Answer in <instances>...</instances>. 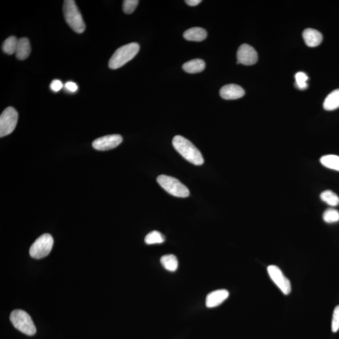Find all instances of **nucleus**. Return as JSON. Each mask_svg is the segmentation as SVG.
<instances>
[{"mask_svg": "<svg viewBox=\"0 0 339 339\" xmlns=\"http://www.w3.org/2000/svg\"><path fill=\"white\" fill-rule=\"evenodd\" d=\"M185 3L188 5L191 6H195L201 3V0H186Z\"/></svg>", "mask_w": 339, "mask_h": 339, "instance_id": "29", "label": "nucleus"}, {"mask_svg": "<svg viewBox=\"0 0 339 339\" xmlns=\"http://www.w3.org/2000/svg\"><path fill=\"white\" fill-rule=\"evenodd\" d=\"M162 266L170 272H175L177 270L178 262L177 258L173 254H167L160 259Z\"/></svg>", "mask_w": 339, "mask_h": 339, "instance_id": "18", "label": "nucleus"}, {"mask_svg": "<svg viewBox=\"0 0 339 339\" xmlns=\"http://www.w3.org/2000/svg\"><path fill=\"white\" fill-rule=\"evenodd\" d=\"M339 330V305L336 306L334 310L333 320H332V331L336 333Z\"/></svg>", "mask_w": 339, "mask_h": 339, "instance_id": "26", "label": "nucleus"}, {"mask_svg": "<svg viewBox=\"0 0 339 339\" xmlns=\"http://www.w3.org/2000/svg\"><path fill=\"white\" fill-rule=\"evenodd\" d=\"M63 15L67 24L74 32L82 34L86 29L83 18L73 0H65L63 6Z\"/></svg>", "mask_w": 339, "mask_h": 339, "instance_id": "3", "label": "nucleus"}, {"mask_svg": "<svg viewBox=\"0 0 339 339\" xmlns=\"http://www.w3.org/2000/svg\"><path fill=\"white\" fill-rule=\"evenodd\" d=\"M18 118V112L13 107H8L0 116V136L3 137L12 133L16 128Z\"/></svg>", "mask_w": 339, "mask_h": 339, "instance_id": "7", "label": "nucleus"}, {"mask_svg": "<svg viewBox=\"0 0 339 339\" xmlns=\"http://www.w3.org/2000/svg\"><path fill=\"white\" fill-rule=\"evenodd\" d=\"M207 36L206 30L201 27L191 28L183 33V37L188 41H203Z\"/></svg>", "mask_w": 339, "mask_h": 339, "instance_id": "15", "label": "nucleus"}, {"mask_svg": "<svg viewBox=\"0 0 339 339\" xmlns=\"http://www.w3.org/2000/svg\"><path fill=\"white\" fill-rule=\"evenodd\" d=\"M174 148L187 161L195 166H201L204 160L200 151L189 140L182 136L176 135L173 138Z\"/></svg>", "mask_w": 339, "mask_h": 339, "instance_id": "1", "label": "nucleus"}, {"mask_svg": "<svg viewBox=\"0 0 339 339\" xmlns=\"http://www.w3.org/2000/svg\"><path fill=\"white\" fill-rule=\"evenodd\" d=\"M323 220L329 224L335 223L339 221V212L334 209H329L324 212Z\"/></svg>", "mask_w": 339, "mask_h": 339, "instance_id": "23", "label": "nucleus"}, {"mask_svg": "<svg viewBox=\"0 0 339 339\" xmlns=\"http://www.w3.org/2000/svg\"><path fill=\"white\" fill-rule=\"evenodd\" d=\"M320 199L329 206L335 207L339 204V197L330 190H325L320 194Z\"/></svg>", "mask_w": 339, "mask_h": 339, "instance_id": "21", "label": "nucleus"}, {"mask_svg": "<svg viewBox=\"0 0 339 339\" xmlns=\"http://www.w3.org/2000/svg\"><path fill=\"white\" fill-rule=\"evenodd\" d=\"M30 53H31V46H30L29 40L25 37L18 39L15 52L16 57L19 60H25L29 56Z\"/></svg>", "mask_w": 339, "mask_h": 339, "instance_id": "14", "label": "nucleus"}, {"mask_svg": "<svg viewBox=\"0 0 339 339\" xmlns=\"http://www.w3.org/2000/svg\"><path fill=\"white\" fill-rule=\"evenodd\" d=\"M157 182L170 194L177 197H187L189 190L184 184L172 176L161 175L158 176Z\"/></svg>", "mask_w": 339, "mask_h": 339, "instance_id": "5", "label": "nucleus"}, {"mask_svg": "<svg viewBox=\"0 0 339 339\" xmlns=\"http://www.w3.org/2000/svg\"><path fill=\"white\" fill-rule=\"evenodd\" d=\"M244 94V89L234 84L226 85L220 90L221 97L226 100H237L243 97Z\"/></svg>", "mask_w": 339, "mask_h": 339, "instance_id": "11", "label": "nucleus"}, {"mask_svg": "<svg viewBox=\"0 0 339 339\" xmlns=\"http://www.w3.org/2000/svg\"><path fill=\"white\" fill-rule=\"evenodd\" d=\"M308 77L304 72H299L295 75V85L296 88L300 89H307L308 84L307 83Z\"/></svg>", "mask_w": 339, "mask_h": 339, "instance_id": "24", "label": "nucleus"}, {"mask_svg": "<svg viewBox=\"0 0 339 339\" xmlns=\"http://www.w3.org/2000/svg\"><path fill=\"white\" fill-rule=\"evenodd\" d=\"M205 67H206V63L200 58L188 61L182 65L183 69L190 74L201 72L205 69Z\"/></svg>", "mask_w": 339, "mask_h": 339, "instance_id": "16", "label": "nucleus"}, {"mask_svg": "<svg viewBox=\"0 0 339 339\" xmlns=\"http://www.w3.org/2000/svg\"><path fill=\"white\" fill-rule=\"evenodd\" d=\"M65 88L70 92L74 93V92L77 91L78 89V86L74 82H68L65 84Z\"/></svg>", "mask_w": 339, "mask_h": 339, "instance_id": "28", "label": "nucleus"}, {"mask_svg": "<svg viewBox=\"0 0 339 339\" xmlns=\"http://www.w3.org/2000/svg\"><path fill=\"white\" fill-rule=\"evenodd\" d=\"M9 320L15 328L25 335L32 336L36 333V327L34 322L30 315L25 311L13 310L9 316Z\"/></svg>", "mask_w": 339, "mask_h": 339, "instance_id": "4", "label": "nucleus"}, {"mask_svg": "<svg viewBox=\"0 0 339 339\" xmlns=\"http://www.w3.org/2000/svg\"><path fill=\"white\" fill-rule=\"evenodd\" d=\"M323 106L327 111H333L339 108V89L331 92L327 96Z\"/></svg>", "mask_w": 339, "mask_h": 339, "instance_id": "17", "label": "nucleus"}, {"mask_svg": "<svg viewBox=\"0 0 339 339\" xmlns=\"http://www.w3.org/2000/svg\"><path fill=\"white\" fill-rule=\"evenodd\" d=\"M18 41V40L15 36L7 38L2 45V50L4 53L8 54V55H12V54H15Z\"/></svg>", "mask_w": 339, "mask_h": 339, "instance_id": "20", "label": "nucleus"}, {"mask_svg": "<svg viewBox=\"0 0 339 339\" xmlns=\"http://www.w3.org/2000/svg\"><path fill=\"white\" fill-rule=\"evenodd\" d=\"M229 291L225 289L211 292L206 297V305L208 308H214L222 304L229 296Z\"/></svg>", "mask_w": 339, "mask_h": 339, "instance_id": "12", "label": "nucleus"}, {"mask_svg": "<svg viewBox=\"0 0 339 339\" xmlns=\"http://www.w3.org/2000/svg\"><path fill=\"white\" fill-rule=\"evenodd\" d=\"M139 3L138 0H124L122 3V9L126 14H131L135 10Z\"/></svg>", "mask_w": 339, "mask_h": 339, "instance_id": "25", "label": "nucleus"}, {"mask_svg": "<svg viewBox=\"0 0 339 339\" xmlns=\"http://www.w3.org/2000/svg\"><path fill=\"white\" fill-rule=\"evenodd\" d=\"M122 138L119 135H111L96 139L93 142L94 149L106 151L113 149L121 144Z\"/></svg>", "mask_w": 339, "mask_h": 339, "instance_id": "10", "label": "nucleus"}, {"mask_svg": "<svg viewBox=\"0 0 339 339\" xmlns=\"http://www.w3.org/2000/svg\"><path fill=\"white\" fill-rule=\"evenodd\" d=\"M165 237L162 233L157 230L151 232L145 237V242L147 244H161L165 241Z\"/></svg>", "mask_w": 339, "mask_h": 339, "instance_id": "22", "label": "nucleus"}, {"mask_svg": "<svg viewBox=\"0 0 339 339\" xmlns=\"http://www.w3.org/2000/svg\"><path fill=\"white\" fill-rule=\"evenodd\" d=\"M267 270L271 279L279 287L282 293L285 295H289L291 291V282L284 276L282 270L277 266L275 265H270L268 267Z\"/></svg>", "mask_w": 339, "mask_h": 339, "instance_id": "8", "label": "nucleus"}, {"mask_svg": "<svg viewBox=\"0 0 339 339\" xmlns=\"http://www.w3.org/2000/svg\"><path fill=\"white\" fill-rule=\"evenodd\" d=\"M54 244V239L50 234H42L30 247L29 253L32 258L41 259L51 253Z\"/></svg>", "mask_w": 339, "mask_h": 339, "instance_id": "6", "label": "nucleus"}, {"mask_svg": "<svg viewBox=\"0 0 339 339\" xmlns=\"http://www.w3.org/2000/svg\"><path fill=\"white\" fill-rule=\"evenodd\" d=\"M63 84L59 80H54L51 84V88L54 92H58L62 88Z\"/></svg>", "mask_w": 339, "mask_h": 339, "instance_id": "27", "label": "nucleus"}, {"mask_svg": "<svg viewBox=\"0 0 339 339\" xmlns=\"http://www.w3.org/2000/svg\"><path fill=\"white\" fill-rule=\"evenodd\" d=\"M322 166L327 168L339 171V157L335 155H327L320 160Z\"/></svg>", "mask_w": 339, "mask_h": 339, "instance_id": "19", "label": "nucleus"}, {"mask_svg": "<svg viewBox=\"0 0 339 339\" xmlns=\"http://www.w3.org/2000/svg\"><path fill=\"white\" fill-rule=\"evenodd\" d=\"M303 37L306 45L310 47L319 46L323 39L321 33L312 28H307L303 32Z\"/></svg>", "mask_w": 339, "mask_h": 339, "instance_id": "13", "label": "nucleus"}, {"mask_svg": "<svg viewBox=\"0 0 339 339\" xmlns=\"http://www.w3.org/2000/svg\"><path fill=\"white\" fill-rule=\"evenodd\" d=\"M140 51V46L136 42L125 45L117 49L109 61V67L116 69L133 59Z\"/></svg>", "mask_w": 339, "mask_h": 339, "instance_id": "2", "label": "nucleus"}, {"mask_svg": "<svg viewBox=\"0 0 339 339\" xmlns=\"http://www.w3.org/2000/svg\"><path fill=\"white\" fill-rule=\"evenodd\" d=\"M258 54L253 47L248 44H242L237 52V63L251 65L257 62Z\"/></svg>", "mask_w": 339, "mask_h": 339, "instance_id": "9", "label": "nucleus"}]
</instances>
